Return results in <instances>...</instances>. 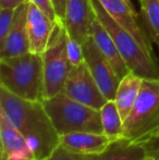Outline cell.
Masks as SVG:
<instances>
[{"instance_id":"6da1fadb","label":"cell","mask_w":159,"mask_h":160,"mask_svg":"<svg viewBox=\"0 0 159 160\" xmlns=\"http://www.w3.org/2000/svg\"><path fill=\"white\" fill-rule=\"evenodd\" d=\"M0 109L22 133L35 160L47 159L60 145V135L42 101L23 99L0 87Z\"/></svg>"},{"instance_id":"7a4b0ae2","label":"cell","mask_w":159,"mask_h":160,"mask_svg":"<svg viewBox=\"0 0 159 160\" xmlns=\"http://www.w3.org/2000/svg\"><path fill=\"white\" fill-rule=\"evenodd\" d=\"M0 87L33 101L45 99L42 53L27 52L0 58Z\"/></svg>"},{"instance_id":"3957f363","label":"cell","mask_w":159,"mask_h":160,"mask_svg":"<svg viewBox=\"0 0 159 160\" xmlns=\"http://www.w3.org/2000/svg\"><path fill=\"white\" fill-rule=\"evenodd\" d=\"M42 105L60 136L74 132L104 133L100 110L83 105L63 93L45 98Z\"/></svg>"},{"instance_id":"277c9868","label":"cell","mask_w":159,"mask_h":160,"mask_svg":"<svg viewBox=\"0 0 159 160\" xmlns=\"http://www.w3.org/2000/svg\"><path fill=\"white\" fill-rule=\"evenodd\" d=\"M124 138L148 143L159 137V80L143 78L132 111L123 122Z\"/></svg>"},{"instance_id":"5b68a950","label":"cell","mask_w":159,"mask_h":160,"mask_svg":"<svg viewBox=\"0 0 159 160\" xmlns=\"http://www.w3.org/2000/svg\"><path fill=\"white\" fill-rule=\"evenodd\" d=\"M93 3L97 18L110 33L130 71L142 78L159 80V64L156 57L148 55L137 40L108 14L98 0H93Z\"/></svg>"},{"instance_id":"8992f818","label":"cell","mask_w":159,"mask_h":160,"mask_svg":"<svg viewBox=\"0 0 159 160\" xmlns=\"http://www.w3.org/2000/svg\"><path fill=\"white\" fill-rule=\"evenodd\" d=\"M67 38L68 32L64 23L57 21L42 53L45 98H50L61 93L73 67L67 52Z\"/></svg>"},{"instance_id":"52a82bcc","label":"cell","mask_w":159,"mask_h":160,"mask_svg":"<svg viewBox=\"0 0 159 160\" xmlns=\"http://www.w3.org/2000/svg\"><path fill=\"white\" fill-rule=\"evenodd\" d=\"M61 93L96 110H100L108 101L85 62L72 67Z\"/></svg>"},{"instance_id":"ba28073f","label":"cell","mask_w":159,"mask_h":160,"mask_svg":"<svg viewBox=\"0 0 159 160\" xmlns=\"http://www.w3.org/2000/svg\"><path fill=\"white\" fill-rule=\"evenodd\" d=\"M83 51L85 63L102 93L108 100H113L121 81L119 75L109 60L99 50L92 36L83 44Z\"/></svg>"},{"instance_id":"9c48e42d","label":"cell","mask_w":159,"mask_h":160,"mask_svg":"<svg viewBox=\"0 0 159 160\" xmlns=\"http://www.w3.org/2000/svg\"><path fill=\"white\" fill-rule=\"evenodd\" d=\"M97 19L93 0H68L63 23L68 35L84 44L92 36V28Z\"/></svg>"},{"instance_id":"30bf717a","label":"cell","mask_w":159,"mask_h":160,"mask_svg":"<svg viewBox=\"0 0 159 160\" xmlns=\"http://www.w3.org/2000/svg\"><path fill=\"white\" fill-rule=\"evenodd\" d=\"M98 1L120 26H122L137 40L141 47L148 55L155 57L152 46L153 42L148 36L147 31H145L137 22L138 14L136 11H134L124 0H98Z\"/></svg>"},{"instance_id":"8fae6325","label":"cell","mask_w":159,"mask_h":160,"mask_svg":"<svg viewBox=\"0 0 159 160\" xmlns=\"http://www.w3.org/2000/svg\"><path fill=\"white\" fill-rule=\"evenodd\" d=\"M30 1L17 8L13 24L6 38L0 42V58H9L31 52L27 28Z\"/></svg>"},{"instance_id":"7c38bea8","label":"cell","mask_w":159,"mask_h":160,"mask_svg":"<svg viewBox=\"0 0 159 160\" xmlns=\"http://www.w3.org/2000/svg\"><path fill=\"white\" fill-rule=\"evenodd\" d=\"M0 139H1V158H21L34 159L32 149L26 139L13 124L11 119L0 109Z\"/></svg>"},{"instance_id":"4fadbf2b","label":"cell","mask_w":159,"mask_h":160,"mask_svg":"<svg viewBox=\"0 0 159 160\" xmlns=\"http://www.w3.org/2000/svg\"><path fill=\"white\" fill-rule=\"evenodd\" d=\"M56 22L46 13L30 1L28 4L27 28L30 37L31 52L44 53Z\"/></svg>"},{"instance_id":"5bb4252c","label":"cell","mask_w":159,"mask_h":160,"mask_svg":"<svg viewBox=\"0 0 159 160\" xmlns=\"http://www.w3.org/2000/svg\"><path fill=\"white\" fill-rule=\"evenodd\" d=\"M111 141L104 133L74 132L60 136V145L74 154L89 156L104 152Z\"/></svg>"},{"instance_id":"9a60e30c","label":"cell","mask_w":159,"mask_h":160,"mask_svg":"<svg viewBox=\"0 0 159 160\" xmlns=\"http://www.w3.org/2000/svg\"><path fill=\"white\" fill-rule=\"evenodd\" d=\"M147 144L121 138L111 142L100 154L84 156V160H144L151 156Z\"/></svg>"},{"instance_id":"2e32d148","label":"cell","mask_w":159,"mask_h":160,"mask_svg":"<svg viewBox=\"0 0 159 160\" xmlns=\"http://www.w3.org/2000/svg\"><path fill=\"white\" fill-rule=\"evenodd\" d=\"M92 37L95 40L96 45L102 51V53L109 60V62L113 67L115 71L119 75L120 78H124L129 72V68L127 67L124 60L121 57L119 50L111 37L110 33L107 31V28L102 25V23L99 21V19H96L93 24L92 28Z\"/></svg>"},{"instance_id":"e0dca14e","label":"cell","mask_w":159,"mask_h":160,"mask_svg":"<svg viewBox=\"0 0 159 160\" xmlns=\"http://www.w3.org/2000/svg\"><path fill=\"white\" fill-rule=\"evenodd\" d=\"M142 82L143 78L133 72H129L124 78H121L113 100L117 105L123 122L135 105V101L141 91Z\"/></svg>"},{"instance_id":"ac0fdd59","label":"cell","mask_w":159,"mask_h":160,"mask_svg":"<svg viewBox=\"0 0 159 160\" xmlns=\"http://www.w3.org/2000/svg\"><path fill=\"white\" fill-rule=\"evenodd\" d=\"M100 118L104 134L111 142L124 138L123 120L115 100H108L100 109Z\"/></svg>"},{"instance_id":"d6986e66","label":"cell","mask_w":159,"mask_h":160,"mask_svg":"<svg viewBox=\"0 0 159 160\" xmlns=\"http://www.w3.org/2000/svg\"><path fill=\"white\" fill-rule=\"evenodd\" d=\"M140 3L148 36L159 49V0H140Z\"/></svg>"},{"instance_id":"ffe728a7","label":"cell","mask_w":159,"mask_h":160,"mask_svg":"<svg viewBox=\"0 0 159 160\" xmlns=\"http://www.w3.org/2000/svg\"><path fill=\"white\" fill-rule=\"evenodd\" d=\"M67 52L71 64L79 65L84 61V51H83V44L74 40L68 35L67 38Z\"/></svg>"},{"instance_id":"44dd1931","label":"cell","mask_w":159,"mask_h":160,"mask_svg":"<svg viewBox=\"0 0 159 160\" xmlns=\"http://www.w3.org/2000/svg\"><path fill=\"white\" fill-rule=\"evenodd\" d=\"M15 11L17 9H0V42L6 38L7 34L9 33L11 26L14 21Z\"/></svg>"},{"instance_id":"7402d4cb","label":"cell","mask_w":159,"mask_h":160,"mask_svg":"<svg viewBox=\"0 0 159 160\" xmlns=\"http://www.w3.org/2000/svg\"><path fill=\"white\" fill-rule=\"evenodd\" d=\"M45 160H84V156L69 152L68 149L59 145L55 149V152Z\"/></svg>"},{"instance_id":"603a6c76","label":"cell","mask_w":159,"mask_h":160,"mask_svg":"<svg viewBox=\"0 0 159 160\" xmlns=\"http://www.w3.org/2000/svg\"><path fill=\"white\" fill-rule=\"evenodd\" d=\"M30 1L32 3H34L36 7H38L40 10L44 13H46L52 21L55 22L60 21L57 18V14H56L55 8H53V4L51 2V0H30Z\"/></svg>"},{"instance_id":"cb8c5ba5","label":"cell","mask_w":159,"mask_h":160,"mask_svg":"<svg viewBox=\"0 0 159 160\" xmlns=\"http://www.w3.org/2000/svg\"><path fill=\"white\" fill-rule=\"evenodd\" d=\"M67 1L68 0H51L55 8L57 18L60 21L63 22L64 17H66V8H67Z\"/></svg>"},{"instance_id":"d4e9b609","label":"cell","mask_w":159,"mask_h":160,"mask_svg":"<svg viewBox=\"0 0 159 160\" xmlns=\"http://www.w3.org/2000/svg\"><path fill=\"white\" fill-rule=\"evenodd\" d=\"M28 1L30 0H0V9H6V8L17 9L21 4Z\"/></svg>"},{"instance_id":"484cf974","label":"cell","mask_w":159,"mask_h":160,"mask_svg":"<svg viewBox=\"0 0 159 160\" xmlns=\"http://www.w3.org/2000/svg\"><path fill=\"white\" fill-rule=\"evenodd\" d=\"M6 159V158H4ZM7 160H35V159H31V158H21V157H12V158H9Z\"/></svg>"},{"instance_id":"4316f807","label":"cell","mask_w":159,"mask_h":160,"mask_svg":"<svg viewBox=\"0 0 159 160\" xmlns=\"http://www.w3.org/2000/svg\"><path fill=\"white\" fill-rule=\"evenodd\" d=\"M124 1H125V2H127V4H129V6H130V7H131V8H132V9H133V10H134V11H135V8H134V6H133V3H132V1H131V0H124Z\"/></svg>"},{"instance_id":"83f0119b","label":"cell","mask_w":159,"mask_h":160,"mask_svg":"<svg viewBox=\"0 0 159 160\" xmlns=\"http://www.w3.org/2000/svg\"><path fill=\"white\" fill-rule=\"evenodd\" d=\"M144 160H157V158H156L155 156H153V155H151V156H148L146 159H144ZM159 160V159H158Z\"/></svg>"},{"instance_id":"f1b7e54d","label":"cell","mask_w":159,"mask_h":160,"mask_svg":"<svg viewBox=\"0 0 159 160\" xmlns=\"http://www.w3.org/2000/svg\"><path fill=\"white\" fill-rule=\"evenodd\" d=\"M1 160H7V159H4V158H1Z\"/></svg>"}]
</instances>
